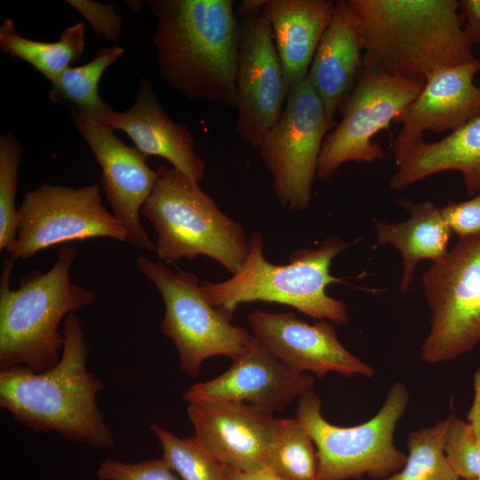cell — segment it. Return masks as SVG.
I'll list each match as a JSON object with an SVG mask.
<instances>
[{
  "instance_id": "obj_16",
  "label": "cell",
  "mask_w": 480,
  "mask_h": 480,
  "mask_svg": "<svg viewBox=\"0 0 480 480\" xmlns=\"http://www.w3.org/2000/svg\"><path fill=\"white\" fill-rule=\"evenodd\" d=\"M221 374L191 386L184 394L188 403L228 401L246 403L265 412H283L292 402L314 390L315 379L284 364L256 339L232 359Z\"/></svg>"
},
{
  "instance_id": "obj_5",
  "label": "cell",
  "mask_w": 480,
  "mask_h": 480,
  "mask_svg": "<svg viewBox=\"0 0 480 480\" xmlns=\"http://www.w3.org/2000/svg\"><path fill=\"white\" fill-rule=\"evenodd\" d=\"M262 234L252 233L246 260L236 274L222 282H201L202 291L213 307L233 316L238 305L260 300L290 306L334 324L348 323L344 302L326 293L329 284L340 281L330 269L348 244L332 235L317 248L295 250L285 265L270 263L264 256Z\"/></svg>"
},
{
  "instance_id": "obj_29",
  "label": "cell",
  "mask_w": 480,
  "mask_h": 480,
  "mask_svg": "<svg viewBox=\"0 0 480 480\" xmlns=\"http://www.w3.org/2000/svg\"><path fill=\"white\" fill-rule=\"evenodd\" d=\"M22 148L19 140L6 132L0 137V251L12 252L17 235L19 214L15 207L19 164Z\"/></svg>"
},
{
  "instance_id": "obj_18",
  "label": "cell",
  "mask_w": 480,
  "mask_h": 480,
  "mask_svg": "<svg viewBox=\"0 0 480 480\" xmlns=\"http://www.w3.org/2000/svg\"><path fill=\"white\" fill-rule=\"evenodd\" d=\"M479 70L480 61L475 59L428 76L420 94L394 121L401 124L392 145L395 161L423 141L426 131L452 132L480 116V86L474 83Z\"/></svg>"
},
{
  "instance_id": "obj_22",
  "label": "cell",
  "mask_w": 480,
  "mask_h": 480,
  "mask_svg": "<svg viewBox=\"0 0 480 480\" xmlns=\"http://www.w3.org/2000/svg\"><path fill=\"white\" fill-rule=\"evenodd\" d=\"M396 164V172L389 180L393 190H403L438 172L457 171L467 195L475 196L480 190V116L440 140L421 141Z\"/></svg>"
},
{
  "instance_id": "obj_10",
  "label": "cell",
  "mask_w": 480,
  "mask_h": 480,
  "mask_svg": "<svg viewBox=\"0 0 480 480\" xmlns=\"http://www.w3.org/2000/svg\"><path fill=\"white\" fill-rule=\"evenodd\" d=\"M334 125L308 77L290 89L283 112L258 147L281 206L307 210L326 133Z\"/></svg>"
},
{
  "instance_id": "obj_17",
  "label": "cell",
  "mask_w": 480,
  "mask_h": 480,
  "mask_svg": "<svg viewBox=\"0 0 480 480\" xmlns=\"http://www.w3.org/2000/svg\"><path fill=\"white\" fill-rule=\"evenodd\" d=\"M187 413L197 441L222 465L241 470L266 469L279 418L246 403H189Z\"/></svg>"
},
{
  "instance_id": "obj_35",
  "label": "cell",
  "mask_w": 480,
  "mask_h": 480,
  "mask_svg": "<svg viewBox=\"0 0 480 480\" xmlns=\"http://www.w3.org/2000/svg\"><path fill=\"white\" fill-rule=\"evenodd\" d=\"M227 480H283L268 468L257 471H241L224 466Z\"/></svg>"
},
{
  "instance_id": "obj_24",
  "label": "cell",
  "mask_w": 480,
  "mask_h": 480,
  "mask_svg": "<svg viewBox=\"0 0 480 480\" xmlns=\"http://www.w3.org/2000/svg\"><path fill=\"white\" fill-rule=\"evenodd\" d=\"M85 23L67 28L56 42H41L20 36L12 19L0 26V49L31 65L49 81L76 63L85 46Z\"/></svg>"
},
{
  "instance_id": "obj_15",
  "label": "cell",
  "mask_w": 480,
  "mask_h": 480,
  "mask_svg": "<svg viewBox=\"0 0 480 480\" xmlns=\"http://www.w3.org/2000/svg\"><path fill=\"white\" fill-rule=\"evenodd\" d=\"M256 340L276 359L300 373L322 378L330 372L344 377H372L374 368L350 353L340 341L334 324H309L292 312L261 309L248 315Z\"/></svg>"
},
{
  "instance_id": "obj_27",
  "label": "cell",
  "mask_w": 480,
  "mask_h": 480,
  "mask_svg": "<svg viewBox=\"0 0 480 480\" xmlns=\"http://www.w3.org/2000/svg\"><path fill=\"white\" fill-rule=\"evenodd\" d=\"M450 417L410 433L404 468L381 480H462L445 454Z\"/></svg>"
},
{
  "instance_id": "obj_7",
  "label": "cell",
  "mask_w": 480,
  "mask_h": 480,
  "mask_svg": "<svg viewBox=\"0 0 480 480\" xmlns=\"http://www.w3.org/2000/svg\"><path fill=\"white\" fill-rule=\"evenodd\" d=\"M408 403L406 387L396 382L372 419L345 428L324 418L321 399L314 390L300 397L296 418L316 445L318 480L359 479L364 476L384 479L400 471L407 455L395 446L394 432Z\"/></svg>"
},
{
  "instance_id": "obj_9",
  "label": "cell",
  "mask_w": 480,
  "mask_h": 480,
  "mask_svg": "<svg viewBox=\"0 0 480 480\" xmlns=\"http://www.w3.org/2000/svg\"><path fill=\"white\" fill-rule=\"evenodd\" d=\"M430 329L420 359L438 364L455 359L480 343V234L460 238L422 275Z\"/></svg>"
},
{
  "instance_id": "obj_32",
  "label": "cell",
  "mask_w": 480,
  "mask_h": 480,
  "mask_svg": "<svg viewBox=\"0 0 480 480\" xmlns=\"http://www.w3.org/2000/svg\"><path fill=\"white\" fill-rule=\"evenodd\" d=\"M440 211L460 239L480 234V190L468 200L447 203Z\"/></svg>"
},
{
  "instance_id": "obj_2",
  "label": "cell",
  "mask_w": 480,
  "mask_h": 480,
  "mask_svg": "<svg viewBox=\"0 0 480 480\" xmlns=\"http://www.w3.org/2000/svg\"><path fill=\"white\" fill-rule=\"evenodd\" d=\"M162 77L189 100L235 107L238 21L233 0H149Z\"/></svg>"
},
{
  "instance_id": "obj_23",
  "label": "cell",
  "mask_w": 480,
  "mask_h": 480,
  "mask_svg": "<svg viewBox=\"0 0 480 480\" xmlns=\"http://www.w3.org/2000/svg\"><path fill=\"white\" fill-rule=\"evenodd\" d=\"M397 202L408 212V219L397 223L374 220V234L378 245L391 244L399 251L403 262L400 291L407 292L420 261L437 262L446 256L452 230L433 202L404 198Z\"/></svg>"
},
{
  "instance_id": "obj_34",
  "label": "cell",
  "mask_w": 480,
  "mask_h": 480,
  "mask_svg": "<svg viewBox=\"0 0 480 480\" xmlns=\"http://www.w3.org/2000/svg\"><path fill=\"white\" fill-rule=\"evenodd\" d=\"M459 11L469 42H480V0H460Z\"/></svg>"
},
{
  "instance_id": "obj_14",
  "label": "cell",
  "mask_w": 480,
  "mask_h": 480,
  "mask_svg": "<svg viewBox=\"0 0 480 480\" xmlns=\"http://www.w3.org/2000/svg\"><path fill=\"white\" fill-rule=\"evenodd\" d=\"M70 114L101 168L103 191L114 216L125 231L126 242L138 249L156 252V244L143 228L140 212L153 190L156 171L147 164L146 155L124 144L112 128L74 108H70Z\"/></svg>"
},
{
  "instance_id": "obj_31",
  "label": "cell",
  "mask_w": 480,
  "mask_h": 480,
  "mask_svg": "<svg viewBox=\"0 0 480 480\" xmlns=\"http://www.w3.org/2000/svg\"><path fill=\"white\" fill-rule=\"evenodd\" d=\"M99 480H182L163 460L135 463L105 459L96 470Z\"/></svg>"
},
{
  "instance_id": "obj_13",
  "label": "cell",
  "mask_w": 480,
  "mask_h": 480,
  "mask_svg": "<svg viewBox=\"0 0 480 480\" xmlns=\"http://www.w3.org/2000/svg\"><path fill=\"white\" fill-rule=\"evenodd\" d=\"M235 84L236 132L258 148L280 117L288 94L271 26L262 12L238 22Z\"/></svg>"
},
{
  "instance_id": "obj_19",
  "label": "cell",
  "mask_w": 480,
  "mask_h": 480,
  "mask_svg": "<svg viewBox=\"0 0 480 480\" xmlns=\"http://www.w3.org/2000/svg\"><path fill=\"white\" fill-rule=\"evenodd\" d=\"M100 123L124 132L135 148L148 156H161L189 179L200 182L205 164L194 149V137L186 124L174 121L157 100L152 85L140 78L133 105L112 110Z\"/></svg>"
},
{
  "instance_id": "obj_26",
  "label": "cell",
  "mask_w": 480,
  "mask_h": 480,
  "mask_svg": "<svg viewBox=\"0 0 480 480\" xmlns=\"http://www.w3.org/2000/svg\"><path fill=\"white\" fill-rule=\"evenodd\" d=\"M266 468L283 480H318L316 445L297 418H279Z\"/></svg>"
},
{
  "instance_id": "obj_37",
  "label": "cell",
  "mask_w": 480,
  "mask_h": 480,
  "mask_svg": "<svg viewBox=\"0 0 480 480\" xmlns=\"http://www.w3.org/2000/svg\"><path fill=\"white\" fill-rule=\"evenodd\" d=\"M476 480H480V479H476Z\"/></svg>"
},
{
  "instance_id": "obj_4",
  "label": "cell",
  "mask_w": 480,
  "mask_h": 480,
  "mask_svg": "<svg viewBox=\"0 0 480 480\" xmlns=\"http://www.w3.org/2000/svg\"><path fill=\"white\" fill-rule=\"evenodd\" d=\"M77 248L62 244L51 269L30 270L17 290L10 280L15 260L7 256L0 276V368L23 365L37 372L54 367L64 348L62 319L95 302L96 294L75 284L70 269Z\"/></svg>"
},
{
  "instance_id": "obj_36",
  "label": "cell",
  "mask_w": 480,
  "mask_h": 480,
  "mask_svg": "<svg viewBox=\"0 0 480 480\" xmlns=\"http://www.w3.org/2000/svg\"><path fill=\"white\" fill-rule=\"evenodd\" d=\"M267 0H244L239 2L236 13L240 18L257 14L262 12Z\"/></svg>"
},
{
  "instance_id": "obj_12",
  "label": "cell",
  "mask_w": 480,
  "mask_h": 480,
  "mask_svg": "<svg viewBox=\"0 0 480 480\" xmlns=\"http://www.w3.org/2000/svg\"><path fill=\"white\" fill-rule=\"evenodd\" d=\"M424 84L377 73L363 66L344 105L340 122L324 140L316 177L328 180L348 162L381 160L385 151L372 139L380 131L389 130Z\"/></svg>"
},
{
  "instance_id": "obj_33",
  "label": "cell",
  "mask_w": 480,
  "mask_h": 480,
  "mask_svg": "<svg viewBox=\"0 0 480 480\" xmlns=\"http://www.w3.org/2000/svg\"><path fill=\"white\" fill-rule=\"evenodd\" d=\"M67 3L80 12L96 34L108 41L116 40L123 27L121 17L115 12V5L88 0H68Z\"/></svg>"
},
{
  "instance_id": "obj_3",
  "label": "cell",
  "mask_w": 480,
  "mask_h": 480,
  "mask_svg": "<svg viewBox=\"0 0 480 480\" xmlns=\"http://www.w3.org/2000/svg\"><path fill=\"white\" fill-rule=\"evenodd\" d=\"M364 37L363 66L425 84L476 59L457 0H348Z\"/></svg>"
},
{
  "instance_id": "obj_1",
  "label": "cell",
  "mask_w": 480,
  "mask_h": 480,
  "mask_svg": "<svg viewBox=\"0 0 480 480\" xmlns=\"http://www.w3.org/2000/svg\"><path fill=\"white\" fill-rule=\"evenodd\" d=\"M64 348L58 364L37 372L15 365L0 371V406L35 431L108 449L113 433L96 402L103 381L87 371L90 348L75 312L64 319Z\"/></svg>"
},
{
  "instance_id": "obj_11",
  "label": "cell",
  "mask_w": 480,
  "mask_h": 480,
  "mask_svg": "<svg viewBox=\"0 0 480 480\" xmlns=\"http://www.w3.org/2000/svg\"><path fill=\"white\" fill-rule=\"evenodd\" d=\"M14 259L27 260L57 244L95 237L126 241L120 222L101 204L100 187L44 183L24 194L18 209Z\"/></svg>"
},
{
  "instance_id": "obj_8",
  "label": "cell",
  "mask_w": 480,
  "mask_h": 480,
  "mask_svg": "<svg viewBox=\"0 0 480 480\" xmlns=\"http://www.w3.org/2000/svg\"><path fill=\"white\" fill-rule=\"evenodd\" d=\"M136 263L164 300L160 331L175 345L180 368L190 377L199 375L207 358L233 359L254 341L252 333L231 324L232 315L209 302L196 275L174 271L143 255L137 257Z\"/></svg>"
},
{
  "instance_id": "obj_21",
  "label": "cell",
  "mask_w": 480,
  "mask_h": 480,
  "mask_svg": "<svg viewBox=\"0 0 480 480\" xmlns=\"http://www.w3.org/2000/svg\"><path fill=\"white\" fill-rule=\"evenodd\" d=\"M332 0H267L268 20L288 91L302 83L333 12Z\"/></svg>"
},
{
  "instance_id": "obj_20",
  "label": "cell",
  "mask_w": 480,
  "mask_h": 480,
  "mask_svg": "<svg viewBox=\"0 0 480 480\" xmlns=\"http://www.w3.org/2000/svg\"><path fill=\"white\" fill-rule=\"evenodd\" d=\"M364 47L359 23L348 0L335 1L308 75L333 125L337 110L345 105L359 77Z\"/></svg>"
},
{
  "instance_id": "obj_30",
  "label": "cell",
  "mask_w": 480,
  "mask_h": 480,
  "mask_svg": "<svg viewBox=\"0 0 480 480\" xmlns=\"http://www.w3.org/2000/svg\"><path fill=\"white\" fill-rule=\"evenodd\" d=\"M471 412V422L451 414L446 434V457L462 480L480 479V400Z\"/></svg>"
},
{
  "instance_id": "obj_28",
  "label": "cell",
  "mask_w": 480,
  "mask_h": 480,
  "mask_svg": "<svg viewBox=\"0 0 480 480\" xmlns=\"http://www.w3.org/2000/svg\"><path fill=\"white\" fill-rule=\"evenodd\" d=\"M149 428L162 446V459L182 480H227L224 465L195 436L180 438L156 423Z\"/></svg>"
},
{
  "instance_id": "obj_25",
  "label": "cell",
  "mask_w": 480,
  "mask_h": 480,
  "mask_svg": "<svg viewBox=\"0 0 480 480\" xmlns=\"http://www.w3.org/2000/svg\"><path fill=\"white\" fill-rule=\"evenodd\" d=\"M123 53L124 49L119 46L101 48L90 62L68 68L50 80L49 99L54 103H69L84 116L100 121L112 111L99 94L100 78Z\"/></svg>"
},
{
  "instance_id": "obj_6",
  "label": "cell",
  "mask_w": 480,
  "mask_h": 480,
  "mask_svg": "<svg viewBox=\"0 0 480 480\" xmlns=\"http://www.w3.org/2000/svg\"><path fill=\"white\" fill-rule=\"evenodd\" d=\"M153 190L140 213L156 232L159 260L209 257L236 274L250 248L243 227L226 215L198 182L175 168L159 165Z\"/></svg>"
}]
</instances>
